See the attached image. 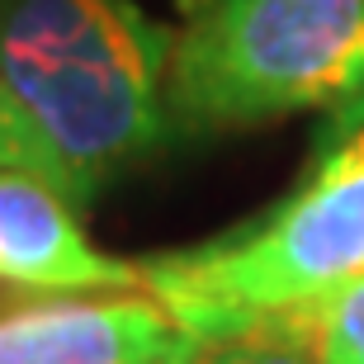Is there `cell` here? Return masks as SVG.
Returning <instances> with one entry per match:
<instances>
[{"label":"cell","instance_id":"7","mask_svg":"<svg viewBox=\"0 0 364 364\" xmlns=\"http://www.w3.org/2000/svg\"><path fill=\"white\" fill-rule=\"evenodd\" d=\"M194 364H312V360L303 350H294V346L265 336V331H242V336L199 346Z\"/></svg>","mask_w":364,"mask_h":364},{"label":"cell","instance_id":"1","mask_svg":"<svg viewBox=\"0 0 364 364\" xmlns=\"http://www.w3.org/2000/svg\"><path fill=\"white\" fill-rule=\"evenodd\" d=\"M171 33L133 0H0V85L71 203L166 137Z\"/></svg>","mask_w":364,"mask_h":364},{"label":"cell","instance_id":"2","mask_svg":"<svg viewBox=\"0 0 364 364\" xmlns=\"http://www.w3.org/2000/svg\"><path fill=\"white\" fill-rule=\"evenodd\" d=\"M364 100V0H189L166 57L180 133L251 128Z\"/></svg>","mask_w":364,"mask_h":364},{"label":"cell","instance_id":"3","mask_svg":"<svg viewBox=\"0 0 364 364\" xmlns=\"http://www.w3.org/2000/svg\"><path fill=\"white\" fill-rule=\"evenodd\" d=\"M336 133L312 176L256 228L142 265V289L199 346L364 279V119Z\"/></svg>","mask_w":364,"mask_h":364},{"label":"cell","instance_id":"8","mask_svg":"<svg viewBox=\"0 0 364 364\" xmlns=\"http://www.w3.org/2000/svg\"><path fill=\"white\" fill-rule=\"evenodd\" d=\"M0 171H38L43 176L38 142H33L24 114H19V105L10 100L5 85H0Z\"/></svg>","mask_w":364,"mask_h":364},{"label":"cell","instance_id":"9","mask_svg":"<svg viewBox=\"0 0 364 364\" xmlns=\"http://www.w3.org/2000/svg\"><path fill=\"white\" fill-rule=\"evenodd\" d=\"M360 119H364V100H355L350 109H341V123H336V128H346V123H360Z\"/></svg>","mask_w":364,"mask_h":364},{"label":"cell","instance_id":"6","mask_svg":"<svg viewBox=\"0 0 364 364\" xmlns=\"http://www.w3.org/2000/svg\"><path fill=\"white\" fill-rule=\"evenodd\" d=\"M251 331L303 350L312 364H364V279H350L322 298L284 308Z\"/></svg>","mask_w":364,"mask_h":364},{"label":"cell","instance_id":"4","mask_svg":"<svg viewBox=\"0 0 364 364\" xmlns=\"http://www.w3.org/2000/svg\"><path fill=\"white\" fill-rule=\"evenodd\" d=\"M199 341L161 298L38 303L0 317V364H194Z\"/></svg>","mask_w":364,"mask_h":364},{"label":"cell","instance_id":"5","mask_svg":"<svg viewBox=\"0 0 364 364\" xmlns=\"http://www.w3.org/2000/svg\"><path fill=\"white\" fill-rule=\"evenodd\" d=\"M0 284L33 294L137 289L142 265H123L90 242L71 199L38 171H0Z\"/></svg>","mask_w":364,"mask_h":364}]
</instances>
